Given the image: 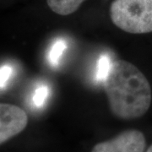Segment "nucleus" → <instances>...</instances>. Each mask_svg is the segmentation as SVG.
<instances>
[{
    "label": "nucleus",
    "instance_id": "f257e3e1",
    "mask_svg": "<svg viewBox=\"0 0 152 152\" xmlns=\"http://www.w3.org/2000/svg\"><path fill=\"white\" fill-rule=\"evenodd\" d=\"M102 85L110 110L118 118L137 119L151 107L150 82L141 71L128 61L112 62Z\"/></svg>",
    "mask_w": 152,
    "mask_h": 152
},
{
    "label": "nucleus",
    "instance_id": "f03ea898",
    "mask_svg": "<svg viewBox=\"0 0 152 152\" xmlns=\"http://www.w3.org/2000/svg\"><path fill=\"white\" fill-rule=\"evenodd\" d=\"M109 13L112 22L125 32H152V0H113Z\"/></svg>",
    "mask_w": 152,
    "mask_h": 152
},
{
    "label": "nucleus",
    "instance_id": "7ed1b4c3",
    "mask_svg": "<svg viewBox=\"0 0 152 152\" xmlns=\"http://www.w3.org/2000/svg\"><path fill=\"white\" fill-rule=\"evenodd\" d=\"M146 139L141 131L128 129L114 138L97 143L91 152H145Z\"/></svg>",
    "mask_w": 152,
    "mask_h": 152
},
{
    "label": "nucleus",
    "instance_id": "20e7f679",
    "mask_svg": "<svg viewBox=\"0 0 152 152\" xmlns=\"http://www.w3.org/2000/svg\"><path fill=\"white\" fill-rule=\"evenodd\" d=\"M27 124L28 116L23 109L13 104L0 103V145L20 134Z\"/></svg>",
    "mask_w": 152,
    "mask_h": 152
},
{
    "label": "nucleus",
    "instance_id": "39448f33",
    "mask_svg": "<svg viewBox=\"0 0 152 152\" xmlns=\"http://www.w3.org/2000/svg\"><path fill=\"white\" fill-rule=\"evenodd\" d=\"M86 0H47V4L58 15H70L80 9Z\"/></svg>",
    "mask_w": 152,
    "mask_h": 152
},
{
    "label": "nucleus",
    "instance_id": "423d86ee",
    "mask_svg": "<svg viewBox=\"0 0 152 152\" xmlns=\"http://www.w3.org/2000/svg\"><path fill=\"white\" fill-rule=\"evenodd\" d=\"M67 48V43L63 39H58L53 42L49 50L48 60L52 66H57L59 64L60 59Z\"/></svg>",
    "mask_w": 152,
    "mask_h": 152
},
{
    "label": "nucleus",
    "instance_id": "0eeeda50",
    "mask_svg": "<svg viewBox=\"0 0 152 152\" xmlns=\"http://www.w3.org/2000/svg\"><path fill=\"white\" fill-rule=\"evenodd\" d=\"M111 64H112V61H111V58L108 55H102L99 58L97 63H96V73H95V77H96V82L98 83L103 82L106 76L108 74Z\"/></svg>",
    "mask_w": 152,
    "mask_h": 152
},
{
    "label": "nucleus",
    "instance_id": "6e6552de",
    "mask_svg": "<svg viewBox=\"0 0 152 152\" xmlns=\"http://www.w3.org/2000/svg\"><path fill=\"white\" fill-rule=\"evenodd\" d=\"M49 95V89L48 87L45 85L40 86L37 88V90L35 91L34 96H33V102L34 104L38 107H42L46 102V100L48 99V96Z\"/></svg>",
    "mask_w": 152,
    "mask_h": 152
},
{
    "label": "nucleus",
    "instance_id": "1a4fd4ad",
    "mask_svg": "<svg viewBox=\"0 0 152 152\" xmlns=\"http://www.w3.org/2000/svg\"><path fill=\"white\" fill-rule=\"evenodd\" d=\"M13 74V69L10 65L0 67V88H4Z\"/></svg>",
    "mask_w": 152,
    "mask_h": 152
},
{
    "label": "nucleus",
    "instance_id": "9d476101",
    "mask_svg": "<svg viewBox=\"0 0 152 152\" xmlns=\"http://www.w3.org/2000/svg\"><path fill=\"white\" fill-rule=\"evenodd\" d=\"M145 152H152V145H151L150 146L148 147V149H147Z\"/></svg>",
    "mask_w": 152,
    "mask_h": 152
}]
</instances>
